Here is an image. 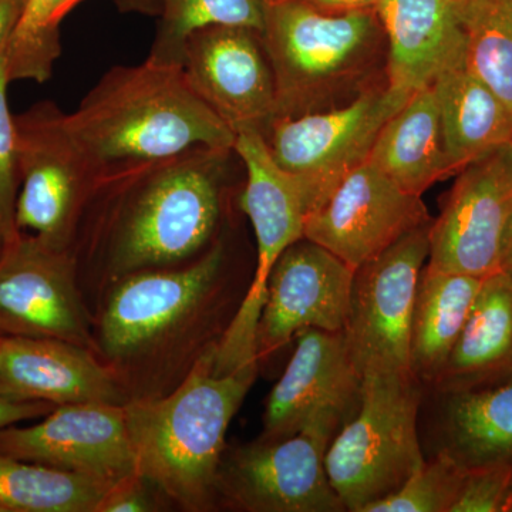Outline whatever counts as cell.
Masks as SVG:
<instances>
[{
    "label": "cell",
    "instance_id": "obj_1",
    "mask_svg": "<svg viewBox=\"0 0 512 512\" xmlns=\"http://www.w3.org/2000/svg\"><path fill=\"white\" fill-rule=\"evenodd\" d=\"M232 151L200 147L178 156L107 170L104 201L110 268L117 276L180 264L214 235Z\"/></svg>",
    "mask_w": 512,
    "mask_h": 512
},
{
    "label": "cell",
    "instance_id": "obj_2",
    "mask_svg": "<svg viewBox=\"0 0 512 512\" xmlns=\"http://www.w3.org/2000/svg\"><path fill=\"white\" fill-rule=\"evenodd\" d=\"M67 121L104 171L200 147L234 151V128L195 92L183 64L153 57L111 67Z\"/></svg>",
    "mask_w": 512,
    "mask_h": 512
},
{
    "label": "cell",
    "instance_id": "obj_3",
    "mask_svg": "<svg viewBox=\"0 0 512 512\" xmlns=\"http://www.w3.org/2000/svg\"><path fill=\"white\" fill-rule=\"evenodd\" d=\"M256 372L258 363L218 375L211 350L173 393L124 404L140 476L188 510L208 507L225 434Z\"/></svg>",
    "mask_w": 512,
    "mask_h": 512
},
{
    "label": "cell",
    "instance_id": "obj_4",
    "mask_svg": "<svg viewBox=\"0 0 512 512\" xmlns=\"http://www.w3.org/2000/svg\"><path fill=\"white\" fill-rule=\"evenodd\" d=\"M375 9L330 12L309 0L268 3L261 42L274 73L275 116L315 111L375 66L383 42Z\"/></svg>",
    "mask_w": 512,
    "mask_h": 512
},
{
    "label": "cell",
    "instance_id": "obj_5",
    "mask_svg": "<svg viewBox=\"0 0 512 512\" xmlns=\"http://www.w3.org/2000/svg\"><path fill=\"white\" fill-rule=\"evenodd\" d=\"M421 383L412 373H366L359 406L330 441L325 466L346 511L366 512L424 464L417 431Z\"/></svg>",
    "mask_w": 512,
    "mask_h": 512
},
{
    "label": "cell",
    "instance_id": "obj_6",
    "mask_svg": "<svg viewBox=\"0 0 512 512\" xmlns=\"http://www.w3.org/2000/svg\"><path fill=\"white\" fill-rule=\"evenodd\" d=\"M234 153L247 170L241 208L252 222L258 247L254 281L220 345L212 350L218 375L256 365L255 338L268 292L269 276L286 248L303 238L311 212L301 181L281 167L261 128H235Z\"/></svg>",
    "mask_w": 512,
    "mask_h": 512
},
{
    "label": "cell",
    "instance_id": "obj_7",
    "mask_svg": "<svg viewBox=\"0 0 512 512\" xmlns=\"http://www.w3.org/2000/svg\"><path fill=\"white\" fill-rule=\"evenodd\" d=\"M19 191L15 224L19 232L69 249L83 208L92 202L106 171L84 150L64 113L40 101L15 116Z\"/></svg>",
    "mask_w": 512,
    "mask_h": 512
},
{
    "label": "cell",
    "instance_id": "obj_8",
    "mask_svg": "<svg viewBox=\"0 0 512 512\" xmlns=\"http://www.w3.org/2000/svg\"><path fill=\"white\" fill-rule=\"evenodd\" d=\"M412 94L387 83L336 109L272 117L261 131L276 163L301 181L312 212L369 160L384 124Z\"/></svg>",
    "mask_w": 512,
    "mask_h": 512
},
{
    "label": "cell",
    "instance_id": "obj_9",
    "mask_svg": "<svg viewBox=\"0 0 512 512\" xmlns=\"http://www.w3.org/2000/svg\"><path fill=\"white\" fill-rule=\"evenodd\" d=\"M431 222L355 271L343 333L362 377L412 373L410 332L417 286L430 254Z\"/></svg>",
    "mask_w": 512,
    "mask_h": 512
},
{
    "label": "cell",
    "instance_id": "obj_10",
    "mask_svg": "<svg viewBox=\"0 0 512 512\" xmlns=\"http://www.w3.org/2000/svg\"><path fill=\"white\" fill-rule=\"evenodd\" d=\"M340 426L309 424L293 436L259 439L222 457L217 491L252 512L346 511L326 473L325 457Z\"/></svg>",
    "mask_w": 512,
    "mask_h": 512
},
{
    "label": "cell",
    "instance_id": "obj_11",
    "mask_svg": "<svg viewBox=\"0 0 512 512\" xmlns=\"http://www.w3.org/2000/svg\"><path fill=\"white\" fill-rule=\"evenodd\" d=\"M511 210L512 143H507L458 171L439 218L431 222L426 268L478 278L500 271Z\"/></svg>",
    "mask_w": 512,
    "mask_h": 512
},
{
    "label": "cell",
    "instance_id": "obj_12",
    "mask_svg": "<svg viewBox=\"0 0 512 512\" xmlns=\"http://www.w3.org/2000/svg\"><path fill=\"white\" fill-rule=\"evenodd\" d=\"M0 456L57 468L109 488L141 477L124 404H63L33 426L5 427Z\"/></svg>",
    "mask_w": 512,
    "mask_h": 512
},
{
    "label": "cell",
    "instance_id": "obj_13",
    "mask_svg": "<svg viewBox=\"0 0 512 512\" xmlns=\"http://www.w3.org/2000/svg\"><path fill=\"white\" fill-rule=\"evenodd\" d=\"M0 336L67 340L89 349V322L69 249L18 232L0 255Z\"/></svg>",
    "mask_w": 512,
    "mask_h": 512
},
{
    "label": "cell",
    "instance_id": "obj_14",
    "mask_svg": "<svg viewBox=\"0 0 512 512\" xmlns=\"http://www.w3.org/2000/svg\"><path fill=\"white\" fill-rule=\"evenodd\" d=\"M431 221L420 195L404 191L366 161L350 171L308 215L303 237L356 271Z\"/></svg>",
    "mask_w": 512,
    "mask_h": 512
},
{
    "label": "cell",
    "instance_id": "obj_15",
    "mask_svg": "<svg viewBox=\"0 0 512 512\" xmlns=\"http://www.w3.org/2000/svg\"><path fill=\"white\" fill-rule=\"evenodd\" d=\"M353 279L355 269L311 239L289 245L269 276L256 328V360L284 348L303 329L343 332Z\"/></svg>",
    "mask_w": 512,
    "mask_h": 512
},
{
    "label": "cell",
    "instance_id": "obj_16",
    "mask_svg": "<svg viewBox=\"0 0 512 512\" xmlns=\"http://www.w3.org/2000/svg\"><path fill=\"white\" fill-rule=\"evenodd\" d=\"M362 379L345 333L301 330L284 375L266 402L262 437L293 436L318 421L342 426L359 406Z\"/></svg>",
    "mask_w": 512,
    "mask_h": 512
},
{
    "label": "cell",
    "instance_id": "obj_17",
    "mask_svg": "<svg viewBox=\"0 0 512 512\" xmlns=\"http://www.w3.org/2000/svg\"><path fill=\"white\" fill-rule=\"evenodd\" d=\"M222 248H211L181 269H146L121 276L100 322V342L111 357L136 355L197 308L220 274Z\"/></svg>",
    "mask_w": 512,
    "mask_h": 512
},
{
    "label": "cell",
    "instance_id": "obj_18",
    "mask_svg": "<svg viewBox=\"0 0 512 512\" xmlns=\"http://www.w3.org/2000/svg\"><path fill=\"white\" fill-rule=\"evenodd\" d=\"M183 66L195 92L232 128H264L276 111L274 73L255 30L214 26L188 37Z\"/></svg>",
    "mask_w": 512,
    "mask_h": 512
},
{
    "label": "cell",
    "instance_id": "obj_19",
    "mask_svg": "<svg viewBox=\"0 0 512 512\" xmlns=\"http://www.w3.org/2000/svg\"><path fill=\"white\" fill-rule=\"evenodd\" d=\"M0 393L25 402L126 404L113 373L67 340L0 336Z\"/></svg>",
    "mask_w": 512,
    "mask_h": 512
},
{
    "label": "cell",
    "instance_id": "obj_20",
    "mask_svg": "<svg viewBox=\"0 0 512 512\" xmlns=\"http://www.w3.org/2000/svg\"><path fill=\"white\" fill-rule=\"evenodd\" d=\"M387 83L414 93L466 64V35L454 0H380Z\"/></svg>",
    "mask_w": 512,
    "mask_h": 512
},
{
    "label": "cell",
    "instance_id": "obj_21",
    "mask_svg": "<svg viewBox=\"0 0 512 512\" xmlns=\"http://www.w3.org/2000/svg\"><path fill=\"white\" fill-rule=\"evenodd\" d=\"M441 392L439 451L464 468L512 463V375Z\"/></svg>",
    "mask_w": 512,
    "mask_h": 512
},
{
    "label": "cell",
    "instance_id": "obj_22",
    "mask_svg": "<svg viewBox=\"0 0 512 512\" xmlns=\"http://www.w3.org/2000/svg\"><path fill=\"white\" fill-rule=\"evenodd\" d=\"M512 375V274L485 276L446 369L441 390L476 386Z\"/></svg>",
    "mask_w": 512,
    "mask_h": 512
},
{
    "label": "cell",
    "instance_id": "obj_23",
    "mask_svg": "<svg viewBox=\"0 0 512 512\" xmlns=\"http://www.w3.org/2000/svg\"><path fill=\"white\" fill-rule=\"evenodd\" d=\"M433 89L451 174L481 154L512 143V110L467 64L441 74Z\"/></svg>",
    "mask_w": 512,
    "mask_h": 512
},
{
    "label": "cell",
    "instance_id": "obj_24",
    "mask_svg": "<svg viewBox=\"0 0 512 512\" xmlns=\"http://www.w3.org/2000/svg\"><path fill=\"white\" fill-rule=\"evenodd\" d=\"M404 191L423 195L450 177L433 86L414 92L384 124L369 160Z\"/></svg>",
    "mask_w": 512,
    "mask_h": 512
},
{
    "label": "cell",
    "instance_id": "obj_25",
    "mask_svg": "<svg viewBox=\"0 0 512 512\" xmlns=\"http://www.w3.org/2000/svg\"><path fill=\"white\" fill-rule=\"evenodd\" d=\"M483 279L424 266L410 332V372L420 383H439Z\"/></svg>",
    "mask_w": 512,
    "mask_h": 512
},
{
    "label": "cell",
    "instance_id": "obj_26",
    "mask_svg": "<svg viewBox=\"0 0 512 512\" xmlns=\"http://www.w3.org/2000/svg\"><path fill=\"white\" fill-rule=\"evenodd\" d=\"M110 490L90 478L0 456V512H97Z\"/></svg>",
    "mask_w": 512,
    "mask_h": 512
},
{
    "label": "cell",
    "instance_id": "obj_27",
    "mask_svg": "<svg viewBox=\"0 0 512 512\" xmlns=\"http://www.w3.org/2000/svg\"><path fill=\"white\" fill-rule=\"evenodd\" d=\"M466 64L512 110V0H454Z\"/></svg>",
    "mask_w": 512,
    "mask_h": 512
},
{
    "label": "cell",
    "instance_id": "obj_28",
    "mask_svg": "<svg viewBox=\"0 0 512 512\" xmlns=\"http://www.w3.org/2000/svg\"><path fill=\"white\" fill-rule=\"evenodd\" d=\"M266 8L265 0H157L160 23L148 57L183 64L188 37L214 26L248 28L261 35Z\"/></svg>",
    "mask_w": 512,
    "mask_h": 512
},
{
    "label": "cell",
    "instance_id": "obj_29",
    "mask_svg": "<svg viewBox=\"0 0 512 512\" xmlns=\"http://www.w3.org/2000/svg\"><path fill=\"white\" fill-rule=\"evenodd\" d=\"M82 0H26L15 32L6 45L10 82L46 83L59 59L60 23Z\"/></svg>",
    "mask_w": 512,
    "mask_h": 512
},
{
    "label": "cell",
    "instance_id": "obj_30",
    "mask_svg": "<svg viewBox=\"0 0 512 512\" xmlns=\"http://www.w3.org/2000/svg\"><path fill=\"white\" fill-rule=\"evenodd\" d=\"M464 476L466 468L437 451L396 493L370 505L366 512H453Z\"/></svg>",
    "mask_w": 512,
    "mask_h": 512
},
{
    "label": "cell",
    "instance_id": "obj_31",
    "mask_svg": "<svg viewBox=\"0 0 512 512\" xmlns=\"http://www.w3.org/2000/svg\"><path fill=\"white\" fill-rule=\"evenodd\" d=\"M10 83L5 46L0 50V227L8 241L19 232L15 224L19 191L18 137L15 116L8 101Z\"/></svg>",
    "mask_w": 512,
    "mask_h": 512
},
{
    "label": "cell",
    "instance_id": "obj_32",
    "mask_svg": "<svg viewBox=\"0 0 512 512\" xmlns=\"http://www.w3.org/2000/svg\"><path fill=\"white\" fill-rule=\"evenodd\" d=\"M144 478L136 477L116 485L101 501L97 512H143L153 510V503L144 488Z\"/></svg>",
    "mask_w": 512,
    "mask_h": 512
},
{
    "label": "cell",
    "instance_id": "obj_33",
    "mask_svg": "<svg viewBox=\"0 0 512 512\" xmlns=\"http://www.w3.org/2000/svg\"><path fill=\"white\" fill-rule=\"evenodd\" d=\"M55 404L46 402H25L0 393V430L18 424L20 421L45 417L55 409Z\"/></svg>",
    "mask_w": 512,
    "mask_h": 512
},
{
    "label": "cell",
    "instance_id": "obj_34",
    "mask_svg": "<svg viewBox=\"0 0 512 512\" xmlns=\"http://www.w3.org/2000/svg\"><path fill=\"white\" fill-rule=\"evenodd\" d=\"M26 0H0V50L8 45L18 26Z\"/></svg>",
    "mask_w": 512,
    "mask_h": 512
},
{
    "label": "cell",
    "instance_id": "obj_35",
    "mask_svg": "<svg viewBox=\"0 0 512 512\" xmlns=\"http://www.w3.org/2000/svg\"><path fill=\"white\" fill-rule=\"evenodd\" d=\"M309 2L330 12H348V10L375 9L380 0H309Z\"/></svg>",
    "mask_w": 512,
    "mask_h": 512
},
{
    "label": "cell",
    "instance_id": "obj_36",
    "mask_svg": "<svg viewBox=\"0 0 512 512\" xmlns=\"http://www.w3.org/2000/svg\"><path fill=\"white\" fill-rule=\"evenodd\" d=\"M500 269L512 274V210L505 225L503 241H501Z\"/></svg>",
    "mask_w": 512,
    "mask_h": 512
},
{
    "label": "cell",
    "instance_id": "obj_37",
    "mask_svg": "<svg viewBox=\"0 0 512 512\" xmlns=\"http://www.w3.org/2000/svg\"><path fill=\"white\" fill-rule=\"evenodd\" d=\"M123 9H136L141 12L157 13V0H116Z\"/></svg>",
    "mask_w": 512,
    "mask_h": 512
},
{
    "label": "cell",
    "instance_id": "obj_38",
    "mask_svg": "<svg viewBox=\"0 0 512 512\" xmlns=\"http://www.w3.org/2000/svg\"><path fill=\"white\" fill-rule=\"evenodd\" d=\"M6 242H8V238H6L5 232L0 227V255H2L3 249H5Z\"/></svg>",
    "mask_w": 512,
    "mask_h": 512
},
{
    "label": "cell",
    "instance_id": "obj_39",
    "mask_svg": "<svg viewBox=\"0 0 512 512\" xmlns=\"http://www.w3.org/2000/svg\"><path fill=\"white\" fill-rule=\"evenodd\" d=\"M266 3L278 2V0H265Z\"/></svg>",
    "mask_w": 512,
    "mask_h": 512
}]
</instances>
